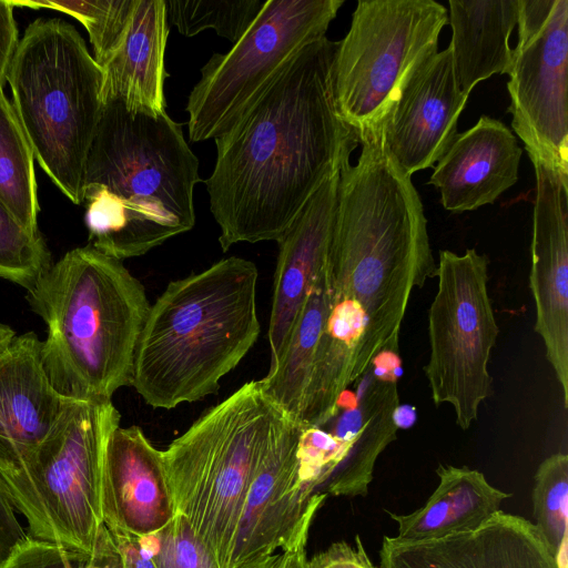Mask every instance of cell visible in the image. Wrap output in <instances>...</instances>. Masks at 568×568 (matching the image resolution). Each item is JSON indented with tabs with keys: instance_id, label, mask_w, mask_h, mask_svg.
<instances>
[{
	"instance_id": "obj_1",
	"label": "cell",
	"mask_w": 568,
	"mask_h": 568,
	"mask_svg": "<svg viewBox=\"0 0 568 568\" xmlns=\"http://www.w3.org/2000/svg\"><path fill=\"white\" fill-rule=\"evenodd\" d=\"M338 41L306 44L225 134L205 180L210 210L227 251L277 241L317 189L349 163L357 132L334 94Z\"/></svg>"
},
{
	"instance_id": "obj_2",
	"label": "cell",
	"mask_w": 568,
	"mask_h": 568,
	"mask_svg": "<svg viewBox=\"0 0 568 568\" xmlns=\"http://www.w3.org/2000/svg\"><path fill=\"white\" fill-rule=\"evenodd\" d=\"M339 173L326 262L329 308L318 352L358 382L381 353L398 352L414 288L437 275L423 203L383 129L359 140Z\"/></svg>"
},
{
	"instance_id": "obj_3",
	"label": "cell",
	"mask_w": 568,
	"mask_h": 568,
	"mask_svg": "<svg viewBox=\"0 0 568 568\" xmlns=\"http://www.w3.org/2000/svg\"><path fill=\"white\" fill-rule=\"evenodd\" d=\"M199 166L181 125L166 112L152 115L104 102L84 174L90 244L123 261L192 230Z\"/></svg>"
},
{
	"instance_id": "obj_4",
	"label": "cell",
	"mask_w": 568,
	"mask_h": 568,
	"mask_svg": "<svg viewBox=\"0 0 568 568\" xmlns=\"http://www.w3.org/2000/svg\"><path fill=\"white\" fill-rule=\"evenodd\" d=\"M27 300L45 323L41 361L60 395L111 399L132 385L151 304L122 261L91 244L70 250L39 277Z\"/></svg>"
},
{
	"instance_id": "obj_5",
	"label": "cell",
	"mask_w": 568,
	"mask_h": 568,
	"mask_svg": "<svg viewBox=\"0 0 568 568\" xmlns=\"http://www.w3.org/2000/svg\"><path fill=\"white\" fill-rule=\"evenodd\" d=\"M258 272L231 256L172 281L151 305L132 386L153 408L172 409L214 394L255 344Z\"/></svg>"
},
{
	"instance_id": "obj_6",
	"label": "cell",
	"mask_w": 568,
	"mask_h": 568,
	"mask_svg": "<svg viewBox=\"0 0 568 568\" xmlns=\"http://www.w3.org/2000/svg\"><path fill=\"white\" fill-rule=\"evenodd\" d=\"M7 81L34 160L63 195L82 204L104 108L102 68L74 26L39 18L19 40Z\"/></svg>"
},
{
	"instance_id": "obj_7",
	"label": "cell",
	"mask_w": 568,
	"mask_h": 568,
	"mask_svg": "<svg viewBox=\"0 0 568 568\" xmlns=\"http://www.w3.org/2000/svg\"><path fill=\"white\" fill-rule=\"evenodd\" d=\"M285 413L260 381L242 385L162 450L176 514L227 568L246 496Z\"/></svg>"
},
{
	"instance_id": "obj_8",
	"label": "cell",
	"mask_w": 568,
	"mask_h": 568,
	"mask_svg": "<svg viewBox=\"0 0 568 568\" xmlns=\"http://www.w3.org/2000/svg\"><path fill=\"white\" fill-rule=\"evenodd\" d=\"M344 0H266L244 36L201 69L187 103L192 142L230 131L265 92L285 63L325 37Z\"/></svg>"
},
{
	"instance_id": "obj_9",
	"label": "cell",
	"mask_w": 568,
	"mask_h": 568,
	"mask_svg": "<svg viewBox=\"0 0 568 568\" xmlns=\"http://www.w3.org/2000/svg\"><path fill=\"white\" fill-rule=\"evenodd\" d=\"M447 9L433 0H359L338 41L334 94L343 119L357 132L378 123L404 79L437 52Z\"/></svg>"
},
{
	"instance_id": "obj_10",
	"label": "cell",
	"mask_w": 568,
	"mask_h": 568,
	"mask_svg": "<svg viewBox=\"0 0 568 568\" xmlns=\"http://www.w3.org/2000/svg\"><path fill=\"white\" fill-rule=\"evenodd\" d=\"M436 277L424 372L434 404H449L466 430L493 393L488 364L499 328L488 294V260L475 248L462 255L442 250Z\"/></svg>"
},
{
	"instance_id": "obj_11",
	"label": "cell",
	"mask_w": 568,
	"mask_h": 568,
	"mask_svg": "<svg viewBox=\"0 0 568 568\" xmlns=\"http://www.w3.org/2000/svg\"><path fill=\"white\" fill-rule=\"evenodd\" d=\"M120 420L111 399L68 398L38 454V486L57 545L82 558L103 525L104 458Z\"/></svg>"
},
{
	"instance_id": "obj_12",
	"label": "cell",
	"mask_w": 568,
	"mask_h": 568,
	"mask_svg": "<svg viewBox=\"0 0 568 568\" xmlns=\"http://www.w3.org/2000/svg\"><path fill=\"white\" fill-rule=\"evenodd\" d=\"M507 71L511 126L534 163L568 175V1L519 0Z\"/></svg>"
},
{
	"instance_id": "obj_13",
	"label": "cell",
	"mask_w": 568,
	"mask_h": 568,
	"mask_svg": "<svg viewBox=\"0 0 568 568\" xmlns=\"http://www.w3.org/2000/svg\"><path fill=\"white\" fill-rule=\"evenodd\" d=\"M67 400L43 368L36 333L16 335L0 351V478L13 508L28 521V535L55 545L38 486L37 460Z\"/></svg>"
},
{
	"instance_id": "obj_14",
	"label": "cell",
	"mask_w": 568,
	"mask_h": 568,
	"mask_svg": "<svg viewBox=\"0 0 568 568\" xmlns=\"http://www.w3.org/2000/svg\"><path fill=\"white\" fill-rule=\"evenodd\" d=\"M304 425L285 414L273 432L250 486L227 568L274 554L308 535L326 498L297 455Z\"/></svg>"
},
{
	"instance_id": "obj_15",
	"label": "cell",
	"mask_w": 568,
	"mask_h": 568,
	"mask_svg": "<svg viewBox=\"0 0 568 568\" xmlns=\"http://www.w3.org/2000/svg\"><path fill=\"white\" fill-rule=\"evenodd\" d=\"M531 266L529 285L535 302V331L568 407V175L534 163Z\"/></svg>"
},
{
	"instance_id": "obj_16",
	"label": "cell",
	"mask_w": 568,
	"mask_h": 568,
	"mask_svg": "<svg viewBox=\"0 0 568 568\" xmlns=\"http://www.w3.org/2000/svg\"><path fill=\"white\" fill-rule=\"evenodd\" d=\"M467 99L448 47L412 68L381 120L388 151L408 175L433 168L446 153Z\"/></svg>"
},
{
	"instance_id": "obj_17",
	"label": "cell",
	"mask_w": 568,
	"mask_h": 568,
	"mask_svg": "<svg viewBox=\"0 0 568 568\" xmlns=\"http://www.w3.org/2000/svg\"><path fill=\"white\" fill-rule=\"evenodd\" d=\"M379 568H559L529 520L497 511L479 528L439 539H383Z\"/></svg>"
},
{
	"instance_id": "obj_18",
	"label": "cell",
	"mask_w": 568,
	"mask_h": 568,
	"mask_svg": "<svg viewBox=\"0 0 568 568\" xmlns=\"http://www.w3.org/2000/svg\"><path fill=\"white\" fill-rule=\"evenodd\" d=\"M101 511L111 532L150 536L176 515L162 450L139 426H119L104 458Z\"/></svg>"
},
{
	"instance_id": "obj_19",
	"label": "cell",
	"mask_w": 568,
	"mask_h": 568,
	"mask_svg": "<svg viewBox=\"0 0 568 568\" xmlns=\"http://www.w3.org/2000/svg\"><path fill=\"white\" fill-rule=\"evenodd\" d=\"M341 170L325 180L276 241L278 255L268 325L271 364L282 354L310 286L327 260Z\"/></svg>"
},
{
	"instance_id": "obj_20",
	"label": "cell",
	"mask_w": 568,
	"mask_h": 568,
	"mask_svg": "<svg viewBox=\"0 0 568 568\" xmlns=\"http://www.w3.org/2000/svg\"><path fill=\"white\" fill-rule=\"evenodd\" d=\"M521 154L514 133L501 121L483 115L456 135L428 184L439 191L447 211H474L493 204L516 184Z\"/></svg>"
},
{
	"instance_id": "obj_21",
	"label": "cell",
	"mask_w": 568,
	"mask_h": 568,
	"mask_svg": "<svg viewBox=\"0 0 568 568\" xmlns=\"http://www.w3.org/2000/svg\"><path fill=\"white\" fill-rule=\"evenodd\" d=\"M169 36L164 0H136L124 39L102 68L103 102L120 101L129 111L165 113V48Z\"/></svg>"
},
{
	"instance_id": "obj_22",
	"label": "cell",
	"mask_w": 568,
	"mask_h": 568,
	"mask_svg": "<svg viewBox=\"0 0 568 568\" xmlns=\"http://www.w3.org/2000/svg\"><path fill=\"white\" fill-rule=\"evenodd\" d=\"M399 371L398 353L383 352L357 382L361 384L355 398L362 409L361 428L344 463L328 480L327 493L347 497L367 494L376 458L396 438L394 410L399 405Z\"/></svg>"
},
{
	"instance_id": "obj_23",
	"label": "cell",
	"mask_w": 568,
	"mask_h": 568,
	"mask_svg": "<svg viewBox=\"0 0 568 568\" xmlns=\"http://www.w3.org/2000/svg\"><path fill=\"white\" fill-rule=\"evenodd\" d=\"M448 45L460 91L493 74L507 73L513 58L509 39L517 27L519 0H449Z\"/></svg>"
},
{
	"instance_id": "obj_24",
	"label": "cell",
	"mask_w": 568,
	"mask_h": 568,
	"mask_svg": "<svg viewBox=\"0 0 568 568\" xmlns=\"http://www.w3.org/2000/svg\"><path fill=\"white\" fill-rule=\"evenodd\" d=\"M436 473L439 485L423 507L408 515L389 513L398 524L397 538L424 541L475 530L511 496L491 486L483 473L465 466L439 465Z\"/></svg>"
},
{
	"instance_id": "obj_25",
	"label": "cell",
	"mask_w": 568,
	"mask_h": 568,
	"mask_svg": "<svg viewBox=\"0 0 568 568\" xmlns=\"http://www.w3.org/2000/svg\"><path fill=\"white\" fill-rule=\"evenodd\" d=\"M326 262L310 286L282 354L261 379L265 394L285 414L297 420L329 308Z\"/></svg>"
},
{
	"instance_id": "obj_26",
	"label": "cell",
	"mask_w": 568,
	"mask_h": 568,
	"mask_svg": "<svg viewBox=\"0 0 568 568\" xmlns=\"http://www.w3.org/2000/svg\"><path fill=\"white\" fill-rule=\"evenodd\" d=\"M0 202L26 231L39 235L34 155L12 103L0 88Z\"/></svg>"
},
{
	"instance_id": "obj_27",
	"label": "cell",
	"mask_w": 568,
	"mask_h": 568,
	"mask_svg": "<svg viewBox=\"0 0 568 568\" xmlns=\"http://www.w3.org/2000/svg\"><path fill=\"white\" fill-rule=\"evenodd\" d=\"M136 0L13 1L14 7L51 9L77 19L87 30L95 62L103 68L121 45Z\"/></svg>"
},
{
	"instance_id": "obj_28",
	"label": "cell",
	"mask_w": 568,
	"mask_h": 568,
	"mask_svg": "<svg viewBox=\"0 0 568 568\" xmlns=\"http://www.w3.org/2000/svg\"><path fill=\"white\" fill-rule=\"evenodd\" d=\"M266 0H164L168 21L185 37L213 29L236 43Z\"/></svg>"
},
{
	"instance_id": "obj_29",
	"label": "cell",
	"mask_w": 568,
	"mask_h": 568,
	"mask_svg": "<svg viewBox=\"0 0 568 568\" xmlns=\"http://www.w3.org/2000/svg\"><path fill=\"white\" fill-rule=\"evenodd\" d=\"M537 530L552 555L567 549L568 456L556 453L547 457L535 474L532 490Z\"/></svg>"
},
{
	"instance_id": "obj_30",
	"label": "cell",
	"mask_w": 568,
	"mask_h": 568,
	"mask_svg": "<svg viewBox=\"0 0 568 568\" xmlns=\"http://www.w3.org/2000/svg\"><path fill=\"white\" fill-rule=\"evenodd\" d=\"M50 266L41 234L26 231L0 202V277L30 291Z\"/></svg>"
},
{
	"instance_id": "obj_31",
	"label": "cell",
	"mask_w": 568,
	"mask_h": 568,
	"mask_svg": "<svg viewBox=\"0 0 568 568\" xmlns=\"http://www.w3.org/2000/svg\"><path fill=\"white\" fill-rule=\"evenodd\" d=\"M142 538L156 568H221L181 514L159 531Z\"/></svg>"
},
{
	"instance_id": "obj_32",
	"label": "cell",
	"mask_w": 568,
	"mask_h": 568,
	"mask_svg": "<svg viewBox=\"0 0 568 568\" xmlns=\"http://www.w3.org/2000/svg\"><path fill=\"white\" fill-rule=\"evenodd\" d=\"M82 559L55 544L29 537L13 549L0 568H75Z\"/></svg>"
},
{
	"instance_id": "obj_33",
	"label": "cell",
	"mask_w": 568,
	"mask_h": 568,
	"mask_svg": "<svg viewBox=\"0 0 568 568\" xmlns=\"http://www.w3.org/2000/svg\"><path fill=\"white\" fill-rule=\"evenodd\" d=\"M355 539L356 547L346 541L332 544L307 561L306 568H374L359 536L357 535Z\"/></svg>"
},
{
	"instance_id": "obj_34",
	"label": "cell",
	"mask_w": 568,
	"mask_h": 568,
	"mask_svg": "<svg viewBox=\"0 0 568 568\" xmlns=\"http://www.w3.org/2000/svg\"><path fill=\"white\" fill-rule=\"evenodd\" d=\"M29 537L16 516V509L0 478V564Z\"/></svg>"
},
{
	"instance_id": "obj_35",
	"label": "cell",
	"mask_w": 568,
	"mask_h": 568,
	"mask_svg": "<svg viewBox=\"0 0 568 568\" xmlns=\"http://www.w3.org/2000/svg\"><path fill=\"white\" fill-rule=\"evenodd\" d=\"M13 9L11 0H0V88L7 81V73L20 40Z\"/></svg>"
},
{
	"instance_id": "obj_36",
	"label": "cell",
	"mask_w": 568,
	"mask_h": 568,
	"mask_svg": "<svg viewBox=\"0 0 568 568\" xmlns=\"http://www.w3.org/2000/svg\"><path fill=\"white\" fill-rule=\"evenodd\" d=\"M75 568H124L121 555L104 524L100 528L93 551L79 561Z\"/></svg>"
},
{
	"instance_id": "obj_37",
	"label": "cell",
	"mask_w": 568,
	"mask_h": 568,
	"mask_svg": "<svg viewBox=\"0 0 568 568\" xmlns=\"http://www.w3.org/2000/svg\"><path fill=\"white\" fill-rule=\"evenodd\" d=\"M308 535L300 538L294 545L281 549L266 557L246 562L236 568H306V550Z\"/></svg>"
},
{
	"instance_id": "obj_38",
	"label": "cell",
	"mask_w": 568,
	"mask_h": 568,
	"mask_svg": "<svg viewBox=\"0 0 568 568\" xmlns=\"http://www.w3.org/2000/svg\"><path fill=\"white\" fill-rule=\"evenodd\" d=\"M110 534L121 555L124 568H156L142 537L122 532L110 531Z\"/></svg>"
},
{
	"instance_id": "obj_39",
	"label": "cell",
	"mask_w": 568,
	"mask_h": 568,
	"mask_svg": "<svg viewBox=\"0 0 568 568\" xmlns=\"http://www.w3.org/2000/svg\"><path fill=\"white\" fill-rule=\"evenodd\" d=\"M416 418L415 408L408 405H398L394 410V423L398 428L410 427Z\"/></svg>"
},
{
	"instance_id": "obj_40",
	"label": "cell",
	"mask_w": 568,
	"mask_h": 568,
	"mask_svg": "<svg viewBox=\"0 0 568 568\" xmlns=\"http://www.w3.org/2000/svg\"><path fill=\"white\" fill-rule=\"evenodd\" d=\"M14 336L16 333L10 326L0 323V351L3 349Z\"/></svg>"
}]
</instances>
